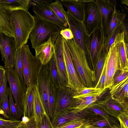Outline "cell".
Returning a JSON list of instances; mask_svg holds the SVG:
<instances>
[{
  "mask_svg": "<svg viewBox=\"0 0 128 128\" xmlns=\"http://www.w3.org/2000/svg\"><path fill=\"white\" fill-rule=\"evenodd\" d=\"M66 40L73 64L82 84L84 87H94L95 72L90 68L85 52L73 39Z\"/></svg>",
  "mask_w": 128,
  "mask_h": 128,
  "instance_id": "cell-1",
  "label": "cell"
},
{
  "mask_svg": "<svg viewBox=\"0 0 128 128\" xmlns=\"http://www.w3.org/2000/svg\"><path fill=\"white\" fill-rule=\"evenodd\" d=\"M10 22L17 49L27 44L34 24V17L28 10H19L11 12Z\"/></svg>",
  "mask_w": 128,
  "mask_h": 128,
  "instance_id": "cell-2",
  "label": "cell"
},
{
  "mask_svg": "<svg viewBox=\"0 0 128 128\" xmlns=\"http://www.w3.org/2000/svg\"><path fill=\"white\" fill-rule=\"evenodd\" d=\"M33 16L34 24L29 37L32 47L35 49L50 37L54 44L60 34V28L57 26L41 19L34 14Z\"/></svg>",
  "mask_w": 128,
  "mask_h": 128,
  "instance_id": "cell-3",
  "label": "cell"
},
{
  "mask_svg": "<svg viewBox=\"0 0 128 128\" xmlns=\"http://www.w3.org/2000/svg\"><path fill=\"white\" fill-rule=\"evenodd\" d=\"M24 78L27 88L36 84V79L42 64L30 51L28 46L25 45L22 48Z\"/></svg>",
  "mask_w": 128,
  "mask_h": 128,
  "instance_id": "cell-4",
  "label": "cell"
},
{
  "mask_svg": "<svg viewBox=\"0 0 128 128\" xmlns=\"http://www.w3.org/2000/svg\"><path fill=\"white\" fill-rule=\"evenodd\" d=\"M106 38L101 27L94 30L88 36V59L95 72L97 63L99 56L105 46Z\"/></svg>",
  "mask_w": 128,
  "mask_h": 128,
  "instance_id": "cell-5",
  "label": "cell"
},
{
  "mask_svg": "<svg viewBox=\"0 0 128 128\" xmlns=\"http://www.w3.org/2000/svg\"><path fill=\"white\" fill-rule=\"evenodd\" d=\"M68 28L72 31L74 41L84 51L88 59V34L82 21L66 12Z\"/></svg>",
  "mask_w": 128,
  "mask_h": 128,
  "instance_id": "cell-6",
  "label": "cell"
},
{
  "mask_svg": "<svg viewBox=\"0 0 128 128\" xmlns=\"http://www.w3.org/2000/svg\"><path fill=\"white\" fill-rule=\"evenodd\" d=\"M82 20L89 35L96 29L101 27V16L95 0H88L84 4Z\"/></svg>",
  "mask_w": 128,
  "mask_h": 128,
  "instance_id": "cell-7",
  "label": "cell"
},
{
  "mask_svg": "<svg viewBox=\"0 0 128 128\" xmlns=\"http://www.w3.org/2000/svg\"><path fill=\"white\" fill-rule=\"evenodd\" d=\"M117 36L107 53L106 60V78L104 89L110 88L112 86L113 76L118 70H121L117 46Z\"/></svg>",
  "mask_w": 128,
  "mask_h": 128,
  "instance_id": "cell-8",
  "label": "cell"
},
{
  "mask_svg": "<svg viewBox=\"0 0 128 128\" xmlns=\"http://www.w3.org/2000/svg\"><path fill=\"white\" fill-rule=\"evenodd\" d=\"M17 50L14 38L0 32V53L5 69L14 68Z\"/></svg>",
  "mask_w": 128,
  "mask_h": 128,
  "instance_id": "cell-9",
  "label": "cell"
},
{
  "mask_svg": "<svg viewBox=\"0 0 128 128\" xmlns=\"http://www.w3.org/2000/svg\"><path fill=\"white\" fill-rule=\"evenodd\" d=\"M63 52L67 75V87L75 92L84 87L82 84L73 64L67 46L66 40L62 37Z\"/></svg>",
  "mask_w": 128,
  "mask_h": 128,
  "instance_id": "cell-10",
  "label": "cell"
},
{
  "mask_svg": "<svg viewBox=\"0 0 128 128\" xmlns=\"http://www.w3.org/2000/svg\"><path fill=\"white\" fill-rule=\"evenodd\" d=\"M8 82L14 101L17 106L23 112L22 102L26 92L14 68L5 69Z\"/></svg>",
  "mask_w": 128,
  "mask_h": 128,
  "instance_id": "cell-11",
  "label": "cell"
},
{
  "mask_svg": "<svg viewBox=\"0 0 128 128\" xmlns=\"http://www.w3.org/2000/svg\"><path fill=\"white\" fill-rule=\"evenodd\" d=\"M50 77L48 63L41 65L36 79V85L46 112L48 116V94Z\"/></svg>",
  "mask_w": 128,
  "mask_h": 128,
  "instance_id": "cell-12",
  "label": "cell"
},
{
  "mask_svg": "<svg viewBox=\"0 0 128 128\" xmlns=\"http://www.w3.org/2000/svg\"><path fill=\"white\" fill-rule=\"evenodd\" d=\"M62 37L60 34L54 44V53L56 68L62 87H67L68 80L63 52Z\"/></svg>",
  "mask_w": 128,
  "mask_h": 128,
  "instance_id": "cell-13",
  "label": "cell"
},
{
  "mask_svg": "<svg viewBox=\"0 0 128 128\" xmlns=\"http://www.w3.org/2000/svg\"><path fill=\"white\" fill-rule=\"evenodd\" d=\"M33 11L41 19L54 24L61 30L67 28L68 25L60 20L51 8L49 3L36 4L33 6Z\"/></svg>",
  "mask_w": 128,
  "mask_h": 128,
  "instance_id": "cell-14",
  "label": "cell"
},
{
  "mask_svg": "<svg viewBox=\"0 0 128 128\" xmlns=\"http://www.w3.org/2000/svg\"><path fill=\"white\" fill-rule=\"evenodd\" d=\"M101 16V26L104 36L106 39L108 28L116 4L115 0H96Z\"/></svg>",
  "mask_w": 128,
  "mask_h": 128,
  "instance_id": "cell-15",
  "label": "cell"
},
{
  "mask_svg": "<svg viewBox=\"0 0 128 128\" xmlns=\"http://www.w3.org/2000/svg\"><path fill=\"white\" fill-rule=\"evenodd\" d=\"M75 92L67 87H62L56 89V107L53 116L51 119L68 108L72 100Z\"/></svg>",
  "mask_w": 128,
  "mask_h": 128,
  "instance_id": "cell-16",
  "label": "cell"
},
{
  "mask_svg": "<svg viewBox=\"0 0 128 128\" xmlns=\"http://www.w3.org/2000/svg\"><path fill=\"white\" fill-rule=\"evenodd\" d=\"M36 57L42 64H47L54 53V44L50 37L46 42L40 44L35 49Z\"/></svg>",
  "mask_w": 128,
  "mask_h": 128,
  "instance_id": "cell-17",
  "label": "cell"
},
{
  "mask_svg": "<svg viewBox=\"0 0 128 128\" xmlns=\"http://www.w3.org/2000/svg\"><path fill=\"white\" fill-rule=\"evenodd\" d=\"M98 104L101 105L106 111H112L118 114L123 112H128V100L119 102L112 99L110 95L98 102Z\"/></svg>",
  "mask_w": 128,
  "mask_h": 128,
  "instance_id": "cell-18",
  "label": "cell"
},
{
  "mask_svg": "<svg viewBox=\"0 0 128 128\" xmlns=\"http://www.w3.org/2000/svg\"><path fill=\"white\" fill-rule=\"evenodd\" d=\"M128 78L112 86L110 90V96L116 101L121 102L128 100Z\"/></svg>",
  "mask_w": 128,
  "mask_h": 128,
  "instance_id": "cell-19",
  "label": "cell"
},
{
  "mask_svg": "<svg viewBox=\"0 0 128 128\" xmlns=\"http://www.w3.org/2000/svg\"><path fill=\"white\" fill-rule=\"evenodd\" d=\"M78 20L82 21L84 3L88 0H58Z\"/></svg>",
  "mask_w": 128,
  "mask_h": 128,
  "instance_id": "cell-20",
  "label": "cell"
},
{
  "mask_svg": "<svg viewBox=\"0 0 128 128\" xmlns=\"http://www.w3.org/2000/svg\"><path fill=\"white\" fill-rule=\"evenodd\" d=\"M35 85L27 88L22 102L23 116L30 119L34 116V95Z\"/></svg>",
  "mask_w": 128,
  "mask_h": 128,
  "instance_id": "cell-21",
  "label": "cell"
},
{
  "mask_svg": "<svg viewBox=\"0 0 128 128\" xmlns=\"http://www.w3.org/2000/svg\"><path fill=\"white\" fill-rule=\"evenodd\" d=\"M30 1V0H0V8L11 12L19 10H28L31 6Z\"/></svg>",
  "mask_w": 128,
  "mask_h": 128,
  "instance_id": "cell-22",
  "label": "cell"
},
{
  "mask_svg": "<svg viewBox=\"0 0 128 128\" xmlns=\"http://www.w3.org/2000/svg\"><path fill=\"white\" fill-rule=\"evenodd\" d=\"M126 15L124 13H122L117 10L116 8V4L114 5V11L108 28L105 46L114 31L117 28L120 26L124 22Z\"/></svg>",
  "mask_w": 128,
  "mask_h": 128,
  "instance_id": "cell-23",
  "label": "cell"
},
{
  "mask_svg": "<svg viewBox=\"0 0 128 128\" xmlns=\"http://www.w3.org/2000/svg\"><path fill=\"white\" fill-rule=\"evenodd\" d=\"M117 39V46L121 69L128 70V56L126 51L124 32L118 34Z\"/></svg>",
  "mask_w": 128,
  "mask_h": 128,
  "instance_id": "cell-24",
  "label": "cell"
},
{
  "mask_svg": "<svg viewBox=\"0 0 128 128\" xmlns=\"http://www.w3.org/2000/svg\"><path fill=\"white\" fill-rule=\"evenodd\" d=\"M11 12L0 8V32L14 38L10 22Z\"/></svg>",
  "mask_w": 128,
  "mask_h": 128,
  "instance_id": "cell-25",
  "label": "cell"
},
{
  "mask_svg": "<svg viewBox=\"0 0 128 128\" xmlns=\"http://www.w3.org/2000/svg\"><path fill=\"white\" fill-rule=\"evenodd\" d=\"M46 113V112L41 100L38 87L36 85L34 86V116L36 123L42 122Z\"/></svg>",
  "mask_w": 128,
  "mask_h": 128,
  "instance_id": "cell-26",
  "label": "cell"
},
{
  "mask_svg": "<svg viewBox=\"0 0 128 128\" xmlns=\"http://www.w3.org/2000/svg\"><path fill=\"white\" fill-rule=\"evenodd\" d=\"M77 115L66 109L51 119L50 120L54 128H58L66 122L77 118Z\"/></svg>",
  "mask_w": 128,
  "mask_h": 128,
  "instance_id": "cell-27",
  "label": "cell"
},
{
  "mask_svg": "<svg viewBox=\"0 0 128 128\" xmlns=\"http://www.w3.org/2000/svg\"><path fill=\"white\" fill-rule=\"evenodd\" d=\"M50 79L56 88L62 87L56 67L54 54L48 63Z\"/></svg>",
  "mask_w": 128,
  "mask_h": 128,
  "instance_id": "cell-28",
  "label": "cell"
},
{
  "mask_svg": "<svg viewBox=\"0 0 128 128\" xmlns=\"http://www.w3.org/2000/svg\"><path fill=\"white\" fill-rule=\"evenodd\" d=\"M14 68L18 74L23 86L26 90L27 88L24 76L22 48L17 50L14 59Z\"/></svg>",
  "mask_w": 128,
  "mask_h": 128,
  "instance_id": "cell-29",
  "label": "cell"
},
{
  "mask_svg": "<svg viewBox=\"0 0 128 128\" xmlns=\"http://www.w3.org/2000/svg\"><path fill=\"white\" fill-rule=\"evenodd\" d=\"M8 98L9 119L11 120H19L20 117L23 116V113L15 104L10 90L8 94Z\"/></svg>",
  "mask_w": 128,
  "mask_h": 128,
  "instance_id": "cell-30",
  "label": "cell"
},
{
  "mask_svg": "<svg viewBox=\"0 0 128 128\" xmlns=\"http://www.w3.org/2000/svg\"><path fill=\"white\" fill-rule=\"evenodd\" d=\"M56 96V89L50 79L48 84V96L49 104L48 115L50 119L53 116L55 110Z\"/></svg>",
  "mask_w": 128,
  "mask_h": 128,
  "instance_id": "cell-31",
  "label": "cell"
},
{
  "mask_svg": "<svg viewBox=\"0 0 128 128\" xmlns=\"http://www.w3.org/2000/svg\"><path fill=\"white\" fill-rule=\"evenodd\" d=\"M49 4L56 15L61 20L68 24L66 12L61 3L57 0L49 3Z\"/></svg>",
  "mask_w": 128,
  "mask_h": 128,
  "instance_id": "cell-32",
  "label": "cell"
},
{
  "mask_svg": "<svg viewBox=\"0 0 128 128\" xmlns=\"http://www.w3.org/2000/svg\"><path fill=\"white\" fill-rule=\"evenodd\" d=\"M108 52L105 46L103 48L98 60L95 71L96 78L94 87L98 82Z\"/></svg>",
  "mask_w": 128,
  "mask_h": 128,
  "instance_id": "cell-33",
  "label": "cell"
},
{
  "mask_svg": "<svg viewBox=\"0 0 128 128\" xmlns=\"http://www.w3.org/2000/svg\"><path fill=\"white\" fill-rule=\"evenodd\" d=\"M106 90H102L94 87H84L80 90L75 92L74 96H78L92 94H101L105 92Z\"/></svg>",
  "mask_w": 128,
  "mask_h": 128,
  "instance_id": "cell-34",
  "label": "cell"
},
{
  "mask_svg": "<svg viewBox=\"0 0 128 128\" xmlns=\"http://www.w3.org/2000/svg\"><path fill=\"white\" fill-rule=\"evenodd\" d=\"M128 78V70H118L113 76L112 86H114Z\"/></svg>",
  "mask_w": 128,
  "mask_h": 128,
  "instance_id": "cell-35",
  "label": "cell"
},
{
  "mask_svg": "<svg viewBox=\"0 0 128 128\" xmlns=\"http://www.w3.org/2000/svg\"><path fill=\"white\" fill-rule=\"evenodd\" d=\"M22 121L6 120L0 118V128H17Z\"/></svg>",
  "mask_w": 128,
  "mask_h": 128,
  "instance_id": "cell-36",
  "label": "cell"
},
{
  "mask_svg": "<svg viewBox=\"0 0 128 128\" xmlns=\"http://www.w3.org/2000/svg\"><path fill=\"white\" fill-rule=\"evenodd\" d=\"M10 89L0 102V107L6 115L9 118V103L8 100V94Z\"/></svg>",
  "mask_w": 128,
  "mask_h": 128,
  "instance_id": "cell-37",
  "label": "cell"
},
{
  "mask_svg": "<svg viewBox=\"0 0 128 128\" xmlns=\"http://www.w3.org/2000/svg\"><path fill=\"white\" fill-rule=\"evenodd\" d=\"M84 124L82 121L77 118L66 122L58 128H76Z\"/></svg>",
  "mask_w": 128,
  "mask_h": 128,
  "instance_id": "cell-38",
  "label": "cell"
},
{
  "mask_svg": "<svg viewBox=\"0 0 128 128\" xmlns=\"http://www.w3.org/2000/svg\"><path fill=\"white\" fill-rule=\"evenodd\" d=\"M38 128H54L50 119L46 113L44 115L41 122H37Z\"/></svg>",
  "mask_w": 128,
  "mask_h": 128,
  "instance_id": "cell-39",
  "label": "cell"
},
{
  "mask_svg": "<svg viewBox=\"0 0 128 128\" xmlns=\"http://www.w3.org/2000/svg\"><path fill=\"white\" fill-rule=\"evenodd\" d=\"M106 60L100 78L97 84L94 87L95 88H100L102 90H105L104 89V86L106 78Z\"/></svg>",
  "mask_w": 128,
  "mask_h": 128,
  "instance_id": "cell-40",
  "label": "cell"
},
{
  "mask_svg": "<svg viewBox=\"0 0 128 128\" xmlns=\"http://www.w3.org/2000/svg\"><path fill=\"white\" fill-rule=\"evenodd\" d=\"M121 32H122L120 26L117 28L112 34L105 46L107 52L110 47L114 42L118 35Z\"/></svg>",
  "mask_w": 128,
  "mask_h": 128,
  "instance_id": "cell-41",
  "label": "cell"
},
{
  "mask_svg": "<svg viewBox=\"0 0 128 128\" xmlns=\"http://www.w3.org/2000/svg\"><path fill=\"white\" fill-rule=\"evenodd\" d=\"M8 82L6 72L0 86V102L6 95L9 89V87H7V86Z\"/></svg>",
  "mask_w": 128,
  "mask_h": 128,
  "instance_id": "cell-42",
  "label": "cell"
},
{
  "mask_svg": "<svg viewBox=\"0 0 128 128\" xmlns=\"http://www.w3.org/2000/svg\"><path fill=\"white\" fill-rule=\"evenodd\" d=\"M87 108L95 113L102 116L105 119H108V116L107 114L100 108L98 104H94L93 103L91 106Z\"/></svg>",
  "mask_w": 128,
  "mask_h": 128,
  "instance_id": "cell-43",
  "label": "cell"
},
{
  "mask_svg": "<svg viewBox=\"0 0 128 128\" xmlns=\"http://www.w3.org/2000/svg\"><path fill=\"white\" fill-rule=\"evenodd\" d=\"M117 118L120 122V125L123 128H128V112H124L120 113Z\"/></svg>",
  "mask_w": 128,
  "mask_h": 128,
  "instance_id": "cell-44",
  "label": "cell"
},
{
  "mask_svg": "<svg viewBox=\"0 0 128 128\" xmlns=\"http://www.w3.org/2000/svg\"><path fill=\"white\" fill-rule=\"evenodd\" d=\"M17 128H38L37 123L34 116L26 123L22 122Z\"/></svg>",
  "mask_w": 128,
  "mask_h": 128,
  "instance_id": "cell-45",
  "label": "cell"
},
{
  "mask_svg": "<svg viewBox=\"0 0 128 128\" xmlns=\"http://www.w3.org/2000/svg\"><path fill=\"white\" fill-rule=\"evenodd\" d=\"M60 34L66 40L73 39V36L70 30L68 28L61 30Z\"/></svg>",
  "mask_w": 128,
  "mask_h": 128,
  "instance_id": "cell-46",
  "label": "cell"
},
{
  "mask_svg": "<svg viewBox=\"0 0 128 128\" xmlns=\"http://www.w3.org/2000/svg\"><path fill=\"white\" fill-rule=\"evenodd\" d=\"M110 124L108 119L100 120L92 123V125L100 127L109 126Z\"/></svg>",
  "mask_w": 128,
  "mask_h": 128,
  "instance_id": "cell-47",
  "label": "cell"
},
{
  "mask_svg": "<svg viewBox=\"0 0 128 128\" xmlns=\"http://www.w3.org/2000/svg\"><path fill=\"white\" fill-rule=\"evenodd\" d=\"M6 72L4 67L0 65V86L2 83Z\"/></svg>",
  "mask_w": 128,
  "mask_h": 128,
  "instance_id": "cell-48",
  "label": "cell"
},
{
  "mask_svg": "<svg viewBox=\"0 0 128 128\" xmlns=\"http://www.w3.org/2000/svg\"><path fill=\"white\" fill-rule=\"evenodd\" d=\"M32 1L36 4H41L45 3H49L52 2V0H32Z\"/></svg>",
  "mask_w": 128,
  "mask_h": 128,
  "instance_id": "cell-49",
  "label": "cell"
},
{
  "mask_svg": "<svg viewBox=\"0 0 128 128\" xmlns=\"http://www.w3.org/2000/svg\"><path fill=\"white\" fill-rule=\"evenodd\" d=\"M29 118L27 117L23 116L22 118V122L23 123H26L28 121Z\"/></svg>",
  "mask_w": 128,
  "mask_h": 128,
  "instance_id": "cell-50",
  "label": "cell"
},
{
  "mask_svg": "<svg viewBox=\"0 0 128 128\" xmlns=\"http://www.w3.org/2000/svg\"><path fill=\"white\" fill-rule=\"evenodd\" d=\"M0 115H1L6 118H9L7 116L4 112L1 110L0 107Z\"/></svg>",
  "mask_w": 128,
  "mask_h": 128,
  "instance_id": "cell-51",
  "label": "cell"
},
{
  "mask_svg": "<svg viewBox=\"0 0 128 128\" xmlns=\"http://www.w3.org/2000/svg\"><path fill=\"white\" fill-rule=\"evenodd\" d=\"M125 47L126 53L127 56H128V43L125 42Z\"/></svg>",
  "mask_w": 128,
  "mask_h": 128,
  "instance_id": "cell-52",
  "label": "cell"
},
{
  "mask_svg": "<svg viewBox=\"0 0 128 128\" xmlns=\"http://www.w3.org/2000/svg\"><path fill=\"white\" fill-rule=\"evenodd\" d=\"M90 125H83L76 128H88L90 126Z\"/></svg>",
  "mask_w": 128,
  "mask_h": 128,
  "instance_id": "cell-53",
  "label": "cell"
},
{
  "mask_svg": "<svg viewBox=\"0 0 128 128\" xmlns=\"http://www.w3.org/2000/svg\"><path fill=\"white\" fill-rule=\"evenodd\" d=\"M122 4H126L127 6H128V0H120Z\"/></svg>",
  "mask_w": 128,
  "mask_h": 128,
  "instance_id": "cell-54",
  "label": "cell"
},
{
  "mask_svg": "<svg viewBox=\"0 0 128 128\" xmlns=\"http://www.w3.org/2000/svg\"><path fill=\"white\" fill-rule=\"evenodd\" d=\"M88 128H104L102 127H99L97 126H96L93 125H90V126Z\"/></svg>",
  "mask_w": 128,
  "mask_h": 128,
  "instance_id": "cell-55",
  "label": "cell"
},
{
  "mask_svg": "<svg viewBox=\"0 0 128 128\" xmlns=\"http://www.w3.org/2000/svg\"><path fill=\"white\" fill-rule=\"evenodd\" d=\"M121 126V128H123V127L122 126L120 125Z\"/></svg>",
  "mask_w": 128,
  "mask_h": 128,
  "instance_id": "cell-56",
  "label": "cell"
},
{
  "mask_svg": "<svg viewBox=\"0 0 128 128\" xmlns=\"http://www.w3.org/2000/svg\"><path fill=\"white\" fill-rule=\"evenodd\" d=\"M0 119H3L2 117H1L0 116Z\"/></svg>",
  "mask_w": 128,
  "mask_h": 128,
  "instance_id": "cell-57",
  "label": "cell"
}]
</instances>
